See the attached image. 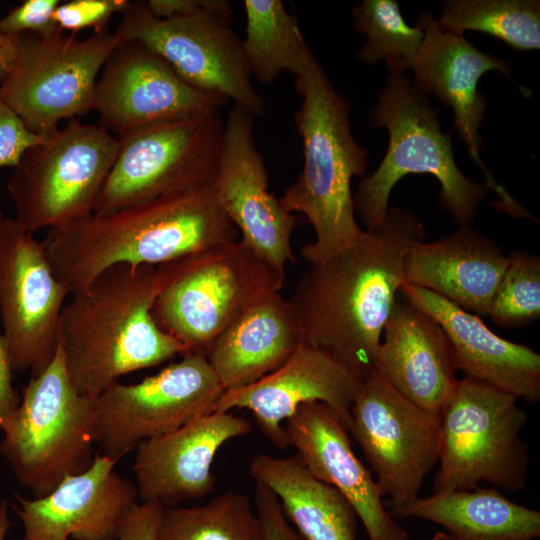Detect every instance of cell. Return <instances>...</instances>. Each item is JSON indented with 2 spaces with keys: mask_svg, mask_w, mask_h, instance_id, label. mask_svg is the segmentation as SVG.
<instances>
[{
  "mask_svg": "<svg viewBox=\"0 0 540 540\" xmlns=\"http://www.w3.org/2000/svg\"><path fill=\"white\" fill-rule=\"evenodd\" d=\"M295 86L301 103L293 119L303 166L279 201L285 211L304 214L314 229L315 240L300 250L310 264L350 246L363 233L351 182L364 175L369 152L352 134L350 102L334 88L315 56L295 77Z\"/></svg>",
  "mask_w": 540,
  "mask_h": 540,
  "instance_id": "obj_4",
  "label": "cell"
},
{
  "mask_svg": "<svg viewBox=\"0 0 540 540\" xmlns=\"http://www.w3.org/2000/svg\"><path fill=\"white\" fill-rule=\"evenodd\" d=\"M254 507L261 523L264 540H304L290 525L277 496L258 483H255Z\"/></svg>",
  "mask_w": 540,
  "mask_h": 540,
  "instance_id": "obj_37",
  "label": "cell"
},
{
  "mask_svg": "<svg viewBox=\"0 0 540 540\" xmlns=\"http://www.w3.org/2000/svg\"><path fill=\"white\" fill-rule=\"evenodd\" d=\"M233 15L201 11L161 19L145 1H129L114 35L120 43L138 41L162 57L191 86L217 94L249 112L266 105L251 82Z\"/></svg>",
  "mask_w": 540,
  "mask_h": 540,
  "instance_id": "obj_11",
  "label": "cell"
},
{
  "mask_svg": "<svg viewBox=\"0 0 540 540\" xmlns=\"http://www.w3.org/2000/svg\"><path fill=\"white\" fill-rule=\"evenodd\" d=\"M228 100L184 81L138 41L119 43L106 60L94 92L99 123L118 137L157 123L219 110Z\"/></svg>",
  "mask_w": 540,
  "mask_h": 540,
  "instance_id": "obj_17",
  "label": "cell"
},
{
  "mask_svg": "<svg viewBox=\"0 0 540 540\" xmlns=\"http://www.w3.org/2000/svg\"><path fill=\"white\" fill-rule=\"evenodd\" d=\"M374 369L409 401L435 416L459 380L443 328L406 299H397L383 329Z\"/></svg>",
  "mask_w": 540,
  "mask_h": 540,
  "instance_id": "obj_23",
  "label": "cell"
},
{
  "mask_svg": "<svg viewBox=\"0 0 540 540\" xmlns=\"http://www.w3.org/2000/svg\"><path fill=\"white\" fill-rule=\"evenodd\" d=\"M47 135L31 132L21 118L0 99V168L16 167L24 153Z\"/></svg>",
  "mask_w": 540,
  "mask_h": 540,
  "instance_id": "obj_36",
  "label": "cell"
},
{
  "mask_svg": "<svg viewBox=\"0 0 540 540\" xmlns=\"http://www.w3.org/2000/svg\"><path fill=\"white\" fill-rule=\"evenodd\" d=\"M430 540H456L451 535L446 533L445 531H437L434 533V535L431 537Z\"/></svg>",
  "mask_w": 540,
  "mask_h": 540,
  "instance_id": "obj_43",
  "label": "cell"
},
{
  "mask_svg": "<svg viewBox=\"0 0 540 540\" xmlns=\"http://www.w3.org/2000/svg\"><path fill=\"white\" fill-rule=\"evenodd\" d=\"M243 56L251 77L271 84L284 71L298 76L314 56L297 17L281 0H244Z\"/></svg>",
  "mask_w": 540,
  "mask_h": 540,
  "instance_id": "obj_29",
  "label": "cell"
},
{
  "mask_svg": "<svg viewBox=\"0 0 540 540\" xmlns=\"http://www.w3.org/2000/svg\"><path fill=\"white\" fill-rule=\"evenodd\" d=\"M59 0H25L0 18V31L8 35L34 33L53 35L63 32L54 22L53 13Z\"/></svg>",
  "mask_w": 540,
  "mask_h": 540,
  "instance_id": "obj_35",
  "label": "cell"
},
{
  "mask_svg": "<svg viewBox=\"0 0 540 540\" xmlns=\"http://www.w3.org/2000/svg\"><path fill=\"white\" fill-rule=\"evenodd\" d=\"M508 255L470 224L433 242L420 241L406 261V282L476 315H488Z\"/></svg>",
  "mask_w": 540,
  "mask_h": 540,
  "instance_id": "obj_25",
  "label": "cell"
},
{
  "mask_svg": "<svg viewBox=\"0 0 540 540\" xmlns=\"http://www.w3.org/2000/svg\"><path fill=\"white\" fill-rule=\"evenodd\" d=\"M118 461L95 454L91 466L66 476L44 497L14 494L23 540H117L138 491L113 469Z\"/></svg>",
  "mask_w": 540,
  "mask_h": 540,
  "instance_id": "obj_20",
  "label": "cell"
},
{
  "mask_svg": "<svg viewBox=\"0 0 540 540\" xmlns=\"http://www.w3.org/2000/svg\"><path fill=\"white\" fill-rule=\"evenodd\" d=\"M118 145L100 124L72 119L30 147L7 182L19 225L34 234L92 213Z\"/></svg>",
  "mask_w": 540,
  "mask_h": 540,
  "instance_id": "obj_9",
  "label": "cell"
},
{
  "mask_svg": "<svg viewBox=\"0 0 540 540\" xmlns=\"http://www.w3.org/2000/svg\"><path fill=\"white\" fill-rule=\"evenodd\" d=\"M389 513L395 520L415 517L438 524L456 540H534L540 536V512L509 500L497 488L432 493Z\"/></svg>",
  "mask_w": 540,
  "mask_h": 540,
  "instance_id": "obj_27",
  "label": "cell"
},
{
  "mask_svg": "<svg viewBox=\"0 0 540 540\" xmlns=\"http://www.w3.org/2000/svg\"><path fill=\"white\" fill-rule=\"evenodd\" d=\"M146 4L151 13L161 19L190 15L201 11H216L233 15V9L225 0H149Z\"/></svg>",
  "mask_w": 540,
  "mask_h": 540,
  "instance_id": "obj_39",
  "label": "cell"
},
{
  "mask_svg": "<svg viewBox=\"0 0 540 540\" xmlns=\"http://www.w3.org/2000/svg\"><path fill=\"white\" fill-rule=\"evenodd\" d=\"M400 293L440 324L466 378L529 403L540 400V355L535 350L498 336L478 315L432 291L405 282Z\"/></svg>",
  "mask_w": 540,
  "mask_h": 540,
  "instance_id": "obj_24",
  "label": "cell"
},
{
  "mask_svg": "<svg viewBox=\"0 0 540 540\" xmlns=\"http://www.w3.org/2000/svg\"><path fill=\"white\" fill-rule=\"evenodd\" d=\"M12 373L6 342L0 332V429L2 431L13 419L21 400L13 387Z\"/></svg>",
  "mask_w": 540,
  "mask_h": 540,
  "instance_id": "obj_40",
  "label": "cell"
},
{
  "mask_svg": "<svg viewBox=\"0 0 540 540\" xmlns=\"http://www.w3.org/2000/svg\"><path fill=\"white\" fill-rule=\"evenodd\" d=\"M349 433L391 509L419 497L438 462L439 416L409 401L374 369L359 382Z\"/></svg>",
  "mask_w": 540,
  "mask_h": 540,
  "instance_id": "obj_14",
  "label": "cell"
},
{
  "mask_svg": "<svg viewBox=\"0 0 540 540\" xmlns=\"http://www.w3.org/2000/svg\"><path fill=\"white\" fill-rule=\"evenodd\" d=\"M91 398L80 395L67 375L63 353L30 377L0 443L22 487L35 498L51 493L68 475L87 470L95 457Z\"/></svg>",
  "mask_w": 540,
  "mask_h": 540,
  "instance_id": "obj_8",
  "label": "cell"
},
{
  "mask_svg": "<svg viewBox=\"0 0 540 540\" xmlns=\"http://www.w3.org/2000/svg\"><path fill=\"white\" fill-rule=\"evenodd\" d=\"M424 227L411 213L388 210L385 222L315 263L287 300L302 342L328 353L360 382L374 370L383 329L406 282L409 252Z\"/></svg>",
  "mask_w": 540,
  "mask_h": 540,
  "instance_id": "obj_1",
  "label": "cell"
},
{
  "mask_svg": "<svg viewBox=\"0 0 540 540\" xmlns=\"http://www.w3.org/2000/svg\"><path fill=\"white\" fill-rule=\"evenodd\" d=\"M351 13L354 29L366 36L357 53L359 61L374 64L383 60L389 74L410 68L421 49L424 32L419 26L405 22L395 0H363Z\"/></svg>",
  "mask_w": 540,
  "mask_h": 540,
  "instance_id": "obj_32",
  "label": "cell"
},
{
  "mask_svg": "<svg viewBox=\"0 0 540 540\" xmlns=\"http://www.w3.org/2000/svg\"><path fill=\"white\" fill-rule=\"evenodd\" d=\"M212 183L108 212H92L50 229L43 242L70 295L110 267L158 266L235 240Z\"/></svg>",
  "mask_w": 540,
  "mask_h": 540,
  "instance_id": "obj_2",
  "label": "cell"
},
{
  "mask_svg": "<svg viewBox=\"0 0 540 540\" xmlns=\"http://www.w3.org/2000/svg\"><path fill=\"white\" fill-rule=\"evenodd\" d=\"M70 293L57 278L44 243L16 219L0 221V320L13 371H44L59 344Z\"/></svg>",
  "mask_w": 540,
  "mask_h": 540,
  "instance_id": "obj_15",
  "label": "cell"
},
{
  "mask_svg": "<svg viewBox=\"0 0 540 540\" xmlns=\"http://www.w3.org/2000/svg\"><path fill=\"white\" fill-rule=\"evenodd\" d=\"M128 4V0H70L56 7L53 20L62 31L73 35L86 28L96 34L105 33L111 17L121 14Z\"/></svg>",
  "mask_w": 540,
  "mask_h": 540,
  "instance_id": "obj_34",
  "label": "cell"
},
{
  "mask_svg": "<svg viewBox=\"0 0 540 540\" xmlns=\"http://www.w3.org/2000/svg\"><path fill=\"white\" fill-rule=\"evenodd\" d=\"M437 23L461 35L465 31L486 33L518 51L540 48L538 0H449Z\"/></svg>",
  "mask_w": 540,
  "mask_h": 540,
  "instance_id": "obj_30",
  "label": "cell"
},
{
  "mask_svg": "<svg viewBox=\"0 0 540 540\" xmlns=\"http://www.w3.org/2000/svg\"><path fill=\"white\" fill-rule=\"evenodd\" d=\"M9 525L7 503L2 501L0 503V540H5Z\"/></svg>",
  "mask_w": 540,
  "mask_h": 540,
  "instance_id": "obj_42",
  "label": "cell"
},
{
  "mask_svg": "<svg viewBox=\"0 0 540 540\" xmlns=\"http://www.w3.org/2000/svg\"><path fill=\"white\" fill-rule=\"evenodd\" d=\"M255 483L270 489L304 540H356L358 517L333 486L315 478L295 453L255 456L249 468Z\"/></svg>",
  "mask_w": 540,
  "mask_h": 540,
  "instance_id": "obj_28",
  "label": "cell"
},
{
  "mask_svg": "<svg viewBox=\"0 0 540 540\" xmlns=\"http://www.w3.org/2000/svg\"><path fill=\"white\" fill-rule=\"evenodd\" d=\"M223 128L219 110H214L118 137L117 155L93 212H108L211 184Z\"/></svg>",
  "mask_w": 540,
  "mask_h": 540,
  "instance_id": "obj_10",
  "label": "cell"
},
{
  "mask_svg": "<svg viewBox=\"0 0 540 540\" xmlns=\"http://www.w3.org/2000/svg\"><path fill=\"white\" fill-rule=\"evenodd\" d=\"M369 120L387 129L389 142L378 168L362 178L353 194L364 230L373 231L385 222L390 193L409 174L433 175L441 185L440 204L453 220L459 225L474 221L489 190L459 170L451 133L442 132L438 110L410 76L389 74Z\"/></svg>",
  "mask_w": 540,
  "mask_h": 540,
  "instance_id": "obj_5",
  "label": "cell"
},
{
  "mask_svg": "<svg viewBox=\"0 0 540 540\" xmlns=\"http://www.w3.org/2000/svg\"><path fill=\"white\" fill-rule=\"evenodd\" d=\"M518 398L470 378L458 380L439 414V469L432 493L472 490L480 483L510 492L527 479V422Z\"/></svg>",
  "mask_w": 540,
  "mask_h": 540,
  "instance_id": "obj_7",
  "label": "cell"
},
{
  "mask_svg": "<svg viewBox=\"0 0 540 540\" xmlns=\"http://www.w3.org/2000/svg\"><path fill=\"white\" fill-rule=\"evenodd\" d=\"M358 387L359 381L344 364L302 342L277 370L246 387L223 391L210 413L247 409L267 439L284 450L288 444L282 423L305 403L328 405L349 431Z\"/></svg>",
  "mask_w": 540,
  "mask_h": 540,
  "instance_id": "obj_19",
  "label": "cell"
},
{
  "mask_svg": "<svg viewBox=\"0 0 540 540\" xmlns=\"http://www.w3.org/2000/svg\"><path fill=\"white\" fill-rule=\"evenodd\" d=\"M488 316L499 327H521L540 317V258L522 250L508 255V265Z\"/></svg>",
  "mask_w": 540,
  "mask_h": 540,
  "instance_id": "obj_33",
  "label": "cell"
},
{
  "mask_svg": "<svg viewBox=\"0 0 540 540\" xmlns=\"http://www.w3.org/2000/svg\"><path fill=\"white\" fill-rule=\"evenodd\" d=\"M3 219V214L0 212V221Z\"/></svg>",
  "mask_w": 540,
  "mask_h": 540,
  "instance_id": "obj_44",
  "label": "cell"
},
{
  "mask_svg": "<svg viewBox=\"0 0 540 540\" xmlns=\"http://www.w3.org/2000/svg\"><path fill=\"white\" fill-rule=\"evenodd\" d=\"M252 425L230 412L199 416L167 434L141 441L133 471L142 502L174 507L209 494L216 479L211 466L227 441L251 432Z\"/></svg>",
  "mask_w": 540,
  "mask_h": 540,
  "instance_id": "obj_22",
  "label": "cell"
},
{
  "mask_svg": "<svg viewBox=\"0 0 540 540\" xmlns=\"http://www.w3.org/2000/svg\"><path fill=\"white\" fill-rule=\"evenodd\" d=\"M164 271L153 317L183 346L184 354L205 356L242 313L280 292L286 277L241 240L221 242L165 263Z\"/></svg>",
  "mask_w": 540,
  "mask_h": 540,
  "instance_id": "obj_6",
  "label": "cell"
},
{
  "mask_svg": "<svg viewBox=\"0 0 540 540\" xmlns=\"http://www.w3.org/2000/svg\"><path fill=\"white\" fill-rule=\"evenodd\" d=\"M20 46V35H8L0 31V84L11 71Z\"/></svg>",
  "mask_w": 540,
  "mask_h": 540,
  "instance_id": "obj_41",
  "label": "cell"
},
{
  "mask_svg": "<svg viewBox=\"0 0 540 540\" xmlns=\"http://www.w3.org/2000/svg\"><path fill=\"white\" fill-rule=\"evenodd\" d=\"M164 275V264H120L71 294L60 316L59 344L80 395L97 397L124 375L184 354L152 314Z\"/></svg>",
  "mask_w": 540,
  "mask_h": 540,
  "instance_id": "obj_3",
  "label": "cell"
},
{
  "mask_svg": "<svg viewBox=\"0 0 540 540\" xmlns=\"http://www.w3.org/2000/svg\"><path fill=\"white\" fill-rule=\"evenodd\" d=\"M254 117L233 104L224 121L213 190L241 241L282 273L295 262L291 235L297 217L269 191L264 158L253 136Z\"/></svg>",
  "mask_w": 540,
  "mask_h": 540,
  "instance_id": "obj_16",
  "label": "cell"
},
{
  "mask_svg": "<svg viewBox=\"0 0 540 540\" xmlns=\"http://www.w3.org/2000/svg\"><path fill=\"white\" fill-rule=\"evenodd\" d=\"M286 441L306 469L337 489L354 509L368 540H409L408 532L386 510L369 469L353 451L349 431L322 402L301 405L284 425Z\"/></svg>",
  "mask_w": 540,
  "mask_h": 540,
  "instance_id": "obj_21",
  "label": "cell"
},
{
  "mask_svg": "<svg viewBox=\"0 0 540 540\" xmlns=\"http://www.w3.org/2000/svg\"><path fill=\"white\" fill-rule=\"evenodd\" d=\"M416 25L423 30L424 40L409 68L414 74L413 85L453 110L454 125L470 157L482 170L488 190L499 198L495 206L512 217L531 218L530 213L493 178L480 154L479 128L487 101L477 88L478 81L492 70L511 77L510 66L505 60L477 49L463 35L443 29L429 12L422 13Z\"/></svg>",
  "mask_w": 540,
  "mask_h": 540,
  "instance_id": "obj_18",
  "label": "cell"
},
{
  "mask_svg": "<svg viewBox=\"0 0 540 540\" xmlns=\"http://www.w3.org/2000/svg\"><path fill=\"white\" fill-rule=\"evenodd\" d=\"M114 33H24L16 61L0 84V99L33 133L49 135L61 120L93 110L97 77L119 44Z\"/></svg>",
  "mask_w": 540,
  "mask_h": 540,
  "instance_id": "obj_12",
  "label": "cell"
},
{
  "mask_svg": "<svg viewBox=\"0 0 540 540\" xmlns=\"http://www.w3.org/2000/svg\"><path fill=\"white\" fill-rule=\"evenodd\" d=\"M223 391L204 354H184L138 383L116 382L91 398L94 443L104 455L119 461L141 441L210 414Z\"/></svg>",
  "mask_w": 540,
  "mask_h": 540,
  "instance_id": "obj_13",
  "label": "cell"
},
{
  "mask_svg": "<svg viewBox=\"0 0 540 540\" xmlns=\"http://www.w3.org/2000/svg\"><path fill=\"white\" fill-rule=\"evenodd\" d=\"M157 540H264L250 499L227 491L206 505L165 507Z\"/></svg>",
  "mask_w": 540,
  "mask_h": 540,
  "instance_id": "obj_31",
  "label": "cell"
},
{
  "mask_svg": "<svg viewBox=\"0 0 540 540\" xmlns=\"http://www.w3.org/2000/svg\"><path fill=\"white\" fill-rule=\"evenodd\" d=\"M164 508L158 502L136 503L125 515L117 540H157Z\"/></svg>",
  "mask_w": 540,
  "mask_h": 540,
  "instance_id": "obj_38",
  "label": "cell"
},
{
  "mask_svg": "<svg viewBox=\"0 0 540 540\" xmlns=\"http://www.w3.org/2000/svg\"><path fill=\"white\" fill-rule=\"evenodd\" d=\"M301 343L287 300L275 292L235 319L206 357L224 391L235 390L280 368Z\"/></svg>",
  "mask_w": 540,
  "mask_h": 540,
  "instance_id": "obj_26",
  "label": "cell"
}]
</instances>
